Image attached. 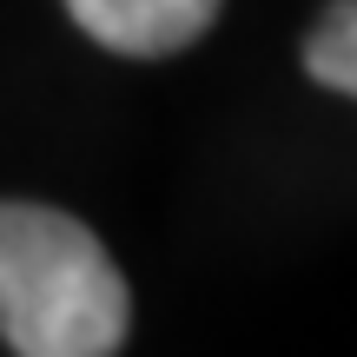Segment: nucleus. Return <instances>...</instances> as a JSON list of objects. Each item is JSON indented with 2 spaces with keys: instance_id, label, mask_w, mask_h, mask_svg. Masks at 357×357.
Masks as SVG:
<instances>
[{
  "instance_id": "obj_2",
  "label": "nucleus",
  "mask_w": 357,
  "mask_h": 357,
  "mask_svg": "<svg viewBox=\"0 0 357 357\" xmlns=\"http://www.w3.org/2000/svg\"><path fill=\"white\" fill-rule=\"evenodd\" d=\"M225 0H66L79 26L100 40L106 53H126V60H166L185 53L205 26L218 20Z\"/></svg>"
},
{
  "instance_id": "obj_1",
  "label": "nucleus",
  "mask_w": 357,
  "mask_h": 357,
  "mask_svg": "<svg viewBox=\"0 0 357 357\" xmlns=\"http://www.w3.org/2000/svg\"><path fill=\"white\" fill-rule=\"evenodd\" d=\"M132 298L73 212L0 199V344L20 357H113Z\"/></svg>"
},
{
  "instance_id": "obj_3",
  "label": "nucleus",
  "mask_w": 357,
  "mask_h": 357,
  "mask_svg": "<svg viewBox=\"0 0 357 357\" xmlns=\"http://www.w3.org/2000/svg\"><path fill=\"white\" fill-rule=\"evenodd\" d=\"M305 73L331 93L357 100V0H331L305 33Z\"/></svg>"
}]
</instances>
